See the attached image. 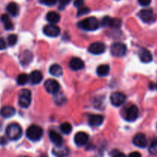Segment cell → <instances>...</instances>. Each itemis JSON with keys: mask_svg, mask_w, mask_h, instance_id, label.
I'll return each instance as SVG.
<instances>
[{"mask_svg": "<svg viewBox=\"0 0 157 157\" xmlns=\"http://www.w3.org/2000/svg\"><path fill=\"white\" fill-rule=\"evenodd\" d=\"M6 133L7 137L11 140H18L22 136V129L19 124L12 123L6 127Z\"/></svg>", "mask_w": 157, "mask_h": 157, "instance_id": "obj_1", "label": "cell"}, {"mask_svg": "<svg viewBox=\"0 0 157 157\" xmlns=\"http://www.w3.org/2000/svg\"><path fill=\"white\" fill-rule=\"evenodd\" d=\"M78 26L82 30L95 31L100 27V22L95 17H89L79 21Z\"/></svg>", "mask_w": 157, "mask_h": 157, "instance_id": "obj_2", "label": "cell"}, {"mask_svg": "<svg viewBox=\"0 0 157 157\" xmlns=\"http://www.w3.org/2000/svg\"><path fill=\"white\" fill-rule=\"evenodd\" d=\"M43 136V130L41 127L38 125H32L26 130V136L30 140L38 141L41 139Z\"/></svg>", "mask_w": 157, "mask_h": 157, "instance_id": "obj_3", "label": "cell"}, {"mask_svg": "<svg viewBox=\"0 0 157 157\" xmlns=\"http://www.w3.org/2000/svg\"><path fill=\"white\" fill-rule=\"evenodd\" d=\"M32 102V92L29 89H22L18 94V104L23 108H28Z\"/></svg>", "mask_w": 157, "mask_h": 157, "instance_id": "obj_4", "label": "cell"}, {"mask_svg": "<svg viewBox=\"0 0 157 157\" xmlns=\"http://www.w3.org/2000/svg\"><path fill=\"white\" fill-rule=\"evenodd\" d=\"M127 46L125 44L121 42H116L110 47V52L112 55L115 57L124 56L127 53Z\"/></svg>", "mask_w": 157, "mask_h": 157, "instance_id": "obj_5", "label": "cell"}, {"mask_svg": "<svg viewBox=\"0 0 157 157\" xmlns=\"http://www.w3.org/2000/svg\"><path fill=\"white\" fill-rule=\"evenodd\" d=\"M43 32L48 37H58L61 33V29L55 24H49L44 26Z\"/></svg>", "mask_w": 157, "mask_h": 157, "instance_id": "obj_6", "label": "cell"}, {"mask_svg": "<svg viewBox=\"0 0 157 157\" xmlns=\"http://www.w3.org/2000/svg\"><path fill=\"white\" fill-rule=\"evenodd\" d=\"M102 25L104 26L119 29L122 25V21L118 18H110L109 16H105L102 19Z\"/></svg>", "mask_w": 157, "mask_h": 157, "instance_id": "obj_7", "label": "cell"}, {"mask_svg": "<svg viewBox=\"0 0 157 157\" xmlns=\"http://www.w3.org/2000/svg\"><path fill=\"white\" fill-rule=\"evenodd\" d=\"M44 88L48 93L55 94L60 90V84L56 80L48 79L44 82Z\"/></svg>", "mask_w": 157, "mask_h": 157, "instance_id": "obj_8", "label": "cell"}, {"mask_svg": "<svg viewBox=\"0 0 157 157\" xmlns=\"http://www.w3.org/2000/svg\"><path fill=\"white\" fill-rule=\"evenodd\" d=\"M140 18L143 21L146 23H152L155 21L154 13L152 9H143L139 13Z\"/></svg>", "mask_w": 157, "mask_h": 157, "instance_id": "obj_9", "label": "cell"}, {"mask_svg": "<svg viewBox=\"0 0 157 157\" xmlns=\"http://www.w3.org/2000/svg\"><path fill=\"white\" fill-rule=\"evenodd\" d=\"M126 101V95L121 92H114L110 96V102L115 107H120Z\"/></svg>", "mask_w": 157, "mask_h": 157, "instance_id": "obj_10", "label": "cell"}, {"mask_svg": "<svg viewBox=\"0 0 157 157\" xmlns=\"http://www.w3.org/2000/svg\"><path fill=\"white\" fill-rule=\"evenodd\" d=\"M106 50V46L102 42H94L90 44L88 48V52L93 55H101Z\"/></svg>", "mask_w": 157, "mask_h": 157, "instance_id": "obj_11", "label": "cell"}, {"mask_svg": "<svg viewBox=\"0 0 157 157\" xmlns=\"http://www.w3.org/2000/svg\"><path fill=\"white\" fill-rule=\"evenodd\" d=\"M138 115H139L138 107L135 105H132L127 109L126 113V120L129 122H133L137 119Z\"/></svg>", "mask_w": 157, "mask_h": 157, "instance_id": "obj_12", "label": "cell"}, {"mask_svg": "<svg viewBox=\"0 0 157 157\" xmlns=\"http://www.w3.org/2000/svg\"><path fill=\"white\" fill-rule=\"evenodd\" d=\"M133 143L136 147L140 148H145L147 146V136L144 133H137L133 139Z\"/></svg>", "mask_w": 157, "mask_h": 157, "instance_id": "obj_13", "label": "cell"}, {"mask_svg": "<svg viewBox=\"0 0 157 157\" xmlns=\"http://www.w3.org/2000/svg\"><path fill=\"white\" fill-rule=\"evenodd\" d=\"M89 136L84 132H78L75 136V143L78 147H83L88 142Z\"/></svg>", "mask_w": 157, "mask_h": 157, "instance_id": "obj_14", "label": "cell"}, {"mask_svg": "<svg viewBox=\"0 0 157 157\" xmlns=\"http://www.w3.org/2000/svg\"><path fill=\"white\" fill-rule=\"evenodd\" d=\"M69 67L73 71H79L84 68V63L81 58H72L69 62Z\"/></svg>", "mask_w": 157, "mask_h": 157, "instance_id": "obj_15", "label": "cell"}, {"mask_svg": "<svg viewBox=\"0 0 157 157\" xmlns=\"http://www.w3.org/2000/svg\"><path fill=\"white\" fill-rule=\"evenodd\" d=\"M49 138L55 146H61L63 144V138L60 133L55 130L49 131Z\"/></svg>", "mask_w": 157, "mask_h": 157, "instance_id": "obj_16", "label": "cell"}, {"mask_svg": "<svg viewBox=\"0 0 157 157\" xmlns=\"http://www.w3.org/2000/svg\"><path fill=\"white\" fill-rule=\"evenodd\" d=\"M42 78L43 75L41 71L38 70L33 71L29 76V81L32 84L35 85V84H38L39 83H41V81H42Z\"/></svg>", "mask_w": 157, "mask_h": 157, "instance_id": "obj_17", "label": "cell"}, {"mask_svg": "<svg viewBox=\"0 0 157 157\" xmlns=\"http://www.w3.org/2000/svg\"><path fill=\"white\" fill-rule=\"evenodd\" d=\"M104 117L100 114L90 115L88 117V123L92 127H98L104 122Z\"/></svg>", "mask_w": 157, "mask_h": 157, "instance_id": "obj_18", "label": "cell"}, {"mask_svg": "<svg viewBox=\"0 0 157 157\" xmlns=\"http://www.w3.org/2000/svg\"><path fill=\"white\" fill-rule=\"evenodd\" d=\"M69 153V150L65 147L61 146H56L52 150V153L56 157H65L67 156Z\"/></svg>", "mask_w": 157, "mask_h": 157, "instance_id": "obj_19", "label": "cell"}, {"mask_svg": "<svg viewBox=\"0 0 157 157\" xmlns=\"http://www.w3.org/2000/svg\"><path fill=\"white\" fill-rule=\"evenodd\" d=\"M140 59L144 63H149L153 60V56L149 50L146 48H141L139 52Z\"/></svg>", "mask_w": 157, "mask_h": 157, "instance_id": "obj_20", "label": "cell"}, {"mask_svg": "<svg viewBox=\"0 0 157 157\" xmlns=\"http://www.w3.org/2000/svg\"><path fill=\"white\" fill-rule=\"evenodd\" d=\"M0 20L2 22L3 26H4L6 30L9 31L12 30L14 29V25L12 23V20H11L10 17L9 16V15H7V14H3V15H2Z\"/></svg>", "mask_w": 157, "mask_h": 157, "instance_id": "obj_21", "label": "cell"}, {"mask_svg": "<svg viewBox=\"0 0 157 157\" xmlns=\"http://www.w3.org/2000/svg\"><path fill=\"white\" fill-rule=\"evenodd\" d=\"M15 110L13 107L11 106H5V107H2L0 110V114L5 118H9L12 117L15 115Z\"/></svg>", "mask_w": 157, "mask_h": 157, "instance_id": "obj_22", "label": "cell"}, {"mask_svg": "<svg viewBox=\"0 0 157 157\" xmlns=\"http://www.w3.org/2000/svg\"><path fill=\"white\" fill-rule=\"evenodd\" d=\"M6 10L8 11V12L12 16L15 17L19 13V6H18V5L17 3L12 2L8 4L7 7H6Z\"/></svg>", "mask_w": 157, "mask_h": 157, "instance_id": "obj_23", "label": "cell"}, {"mask_svg": "<svg viewBox=\"0 0 157 157\" xmlns=\"http://www.w3.org/2000/svg\"><path fill=\"white\" fill-rule=\"evenodd\" d=\"M46 19L51 24H56L61 19V16H60V15L58 12L53 11V12H49L46 15Z\"/></svg>", "mask_w": 157, "mask_h": 157, "instance_id": "obj_24", "label": "cell"}, {"mask_svg": "<svg viewBox=\"0 0 157 157\" xmlns=\"http://www.w3.org/2000/svg\"><path fill=\"white\" fill-rule=\"evenodd\" d=\"M32 58H33V55H32V52H29V51H25L20 56V61H21V64H23V65H27L28 64H29L32 61Z\"/></svg>", "mask_w": 157, "mask_h": 157, "instance_id": "obj_25", "label": "cell"}, {"mask_svg": "<svg viewBox=\"0 0 157 157\" xmlns=\"http://www.w3.org/2000/svg\"><path fill=\"white\" fill-rule=\"evenodd\" d=\"M49 72L52 75L55 77H60L62 75L63 73V70H62V67L58 64H52V66L50 67L49 68Z\"/></svg>", "mask_w": 157, "mask_h": 157, "instance_id": "obj_26", "label": "cell"}, {"mask_svg": "<svg viewBox=\"0 0 157 157\" xmlns=\"http://www.w3.org/2000/svg\"><path fill=\"white\" fill-rule=\"evenodd\" d=\"M110 72V66L107 64H101L97 68V74L100 77H105Z\"/></svg>", "mask_w": 157, "mask_h": 157, "instance_id": "obj_27", "label": "cell"}, {"mask_svg": "<svg viewBox=\"0 0 157 157\" xmlns=\"http://www.w3.org/2000/svg\"><path fill=\"white\" fill-rule=\"evenodd\" d=\"M55 97H54V99H55V103H56L58 105H62V104H65V102L67 101L65 96H64V94L62 92L58 91L57 93L54 94Z\"/></svg>", "mask_w": 157, "mask_h": 157, "instance_id": "obj_28", "label": "cell"}, {"mask_svg": "<svg viewBox=\"0 0 157 157\" xmlns=\"http://www.w3.org/2000/svg\"><path fill=\"white\" fill-rule=\"evenodd\" d=\"M16 81L18 85H25L29 81V76L26 74H20L17 77Z\"/></svg>", "mask_w": 157, "mask_h": 157, "instance_id": "obj_29", "label": "cell"}, {"mask_svg": "<svg viewBox=\"0 0 157 157\" xmlns=\"http://www.w3.org/2000/svg\"><path fill=\"white\" fill-rule=\"evenodd\" d=\"M60 129H61V131L64 134H69L71 133L72 130V127L69 123H64V124H61L60 126Z\"/></svg>", "mask_w": 157, "mask_h": 157, "instance_id": "obj_30", "label": "cell"}, {"mask_svg": "<svg viewBox=\"0 0 157 157\" xmlns=\"http://www.w3.org/2000/svg\"><path fill=\"white\" fill-rule=\"evenodd\" d=\"M149 152L151 155H157V139L151 143L149 148Z\"/></svg>", "mask_w": 157, "mask_h": 157, "instance_id": "obj_31", "label": "cell"}, {"mask_svg": "<svg viewBox=\"0 0 157 157\" xmlns=\"http://www.w3.org/2000/svg\"><path fill=\"white\" fill-rule=\"evenodd\" d=\"M17 40H18V37L16 35H9L8 37V44L10 46H14L17 43Z\"/></svg>", "mask_w": 157, "mask_h": 157, "instance_id": "obj_32", "label": "cell"}, {"mask_svg": "<svg viewBox=\"0 0 157 157\" xmlns=\"http://www.w3.org/2000/svg\"><path fill=\"white\" fill-rule=\"evenodd\" d=\"M89 12H90V9H89L88 7L82 6V7L79 8L77 15H78V16H82V15H86V14L89 13Z\"/></svg>", "mask_w": 157, "mask_h": 157, "instance_id": "obj_33", "label": "cell"}, {"mask_svg": "<svg viewBox=\"0 0 157 157\" xmlns=\"http://www.w3.org/2000/svg\"><path fill=\"white\" fill-rule=\"evenodd\" d=\"M40 2L43 5H45L48 6H55L57 2V0H39Z\"/></svg>", "mask_w": 157, "mask_h": 157, "instance_id": "obj_34", "label": "cell"}, {"mask_svg": "<svg viewBox=\"0 0 157 157\" xmlns=\"http://www.w3.org/2000/svg\"><path fill=\"white\" fill-rule=\"evenodd\" d=\"M84 0H75L74 1V5H75V7L81 8L82 7L83 5H84Z\"/></svg>", "mask_w": 157, "mask_h": 157, "instance_id": "obj_35", "label": "cell"}, {"mask_svg": "<svg viewBox=\"0 0 157 157\" xmlns=\"http://www.w3.org/2000/svg\"><path fill=\"white\" fill-rule=\"evenodd\" d=\"M6 48V42L4 38H0V50H4Z\"/></svg>", "mask_w": 157, "mask_h": 157, "instance_id": "obj_36", "label": "cell"}, {"mask_svg": "<svg viewBox=\"0 0 157 157\" xmlns=\"http://www.w3.org/2000/svg\"><path fill=\"white\" fill-rule=\"evenodd\" d=\"M138 2L143 6H148L151 3V0H138Z\"/></svg>", "mask_w": 157, "mask_h": 157, "instance_id": "obj_37", "label": "cell"}, {"mask_svg": "<svg viewBox=\"0 0 157 157\" xmlns=\"http://www.w3.org/2000/svg\"><path fill=\"white\" fill-rule=\"evenodd\" d=\"M71 0H59V2L61 6H67V4H69V3L71 2Z\"/></svg>", "mask_w": 157, "mask_h": 157, "instance_id": "obj_38", "label": "cell"}, {"mask_svg": "<svg viewBox=\"0 0 157 157\" xmlns=\"http://www.w3.org/2000/svg\"><path fill=\"white\" fill-rule=\"evenodd\" d=\"M129 157H142V156L139 152H133V153H130Z\"/></svg>", "mask_w": 157, "mask_h": 157, "instance_id": "obj_39", "label": "cell"}, {"mask_svg": "<svg viewBox=\"0 0 157 157\" xmlns=\"http://www.w3.org/2000/svg\"><path fill=\"white\" fill-rule=\"evenodd\" d=\"M113 157H127L125 156V154H124V153H117V154L115 155Z\"/></svg>", "mask_w": 157, "mask_h": 157, "instance_id": "obj_40", "label": "cell"}, {"mask_svg": "<svg viewBox=\"0 0 157 157\" xmlns=\"http://www.w3.org/2000/svg\"><path fill=\"white\" fill-rule=\"evenodd\" d=\"M40 157H47V156H46V155H44V154H43V155H41V156Z\"/></svg>", "mask_w": 157, "mask_h": 157, "instance_id": "obj_41", "label": "cell"}, {"mask_svg": "<svg viewBox=\"0 0 157 157\" xmlns=\"http://www.w3.org/2000/svg\"><path fill=\"white\" fill-rule=\"evenodd\" d=\"M20 157H28V156H20Z\"/></svg>", "mask_w": 157, "mask_h": 157, "instance_id": "obj_42", "label": "cell"}, {"mask_svg": "<svg viewBox=\"0 0 157 157\" xmlns=\"http://www.w3.org/2000/svg\"><path fill=\"white\" fill-rule=\"evenodd\" d=\"M156 88H157V84H156Z\"/></svg>", "mask_w": 157, "mask_h": 157, "instance_id": "obj_43", "label": "cell"}]
</instances>
